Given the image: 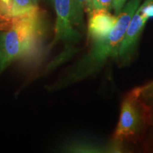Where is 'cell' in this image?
Listing matches in <instances>:
<instances>
[{
  "instance_id": "cell-11",
  "label": "cell",
  "mask_w": 153,
  "mask_h": 153,
  "mask_svg": "<svg viewBox=\"0 0 153 153\" xmlns=\"http://www.w3.org/2000/svg\"><path fill=\"white\" fill-rule=\"evenodd\" d=\"M114 0H96V10L102 9L110 11L113 9Z\"/></svg>"
},
{
  "instance_id": "cell-5",
  "label": "cell",
  "mask_w": 153,
  "mask_h": 153,
  "mask_svg": "<svg viewBox=\"0 0 153 153\" xmlns=\"http://www.w3.org/2000/svg\"><path fill=\"white\" fill-rule=\"evenodd\" d=\"M54 4L57 14L55 42L79 39V34L72 26V0H54Z\"/></svg>"
},
{
  "instance_id": "cell-8",
  "label": "cell",
  "mask_w": 153,
  "mask_h": 153,
  "mask_svg": "<svg viewBox=\"0 0 153 153\" xmlns=\"http://www.w3.org/2000/svg\"><path fill=\"white\" fill-rule=\"evenodd\" d=\"M135 89L139 99L153 111V81Z\"/></svg>"
},
{
  "instance_id": "cell-6",
  "label": "cell",
  "mask_w": 153,
  "mask_h": 153,
  "mask_svg": "<svg viewBox=\"0 0 153 153\" xmlns=\"http://www.w3.org/2000/svg\"><path fill=\"white\" fill-rule=\"evenodd\" d=\"M117 16L110 11L97 9L89 13L88 34L92 41H97L106 38L116 24Z\"/></svg>"
},
{
  "instance_id": "cell-14",
  "label": "cell",
  "mask_w": 153,
  "mask_h": 153,
  "mask_svg": "<svg viewBox=\"0 0 153 153\" xmlns=\"http://www.w3.org/2000/svg\"><path fill=\"white\" fill-rule=\"evenodd\" d=\"M38 1V0H34V2H35V3H36V1Z\"/></svg>"
},
{
  "instance_id": "cell-10",
  "label": "cell",
  "mask_w": 153,
  "mask_h": 153,
  "mask_svg": "<svg viewBox=\"0 0 153 153\" xmlns=\"http://www.w3.org/2000/svg\"><path fill=\"white\" fill-rule=\"evenodd\" d=\"M138 8L148 19L153 18V0H145Z\"/></svg>"
},
{
  "instance_id": "cell-7",
  "label": "cell",
  "mask_w": 153,
  "mask_h": 153,
  "mask_svg": "<svg viewBox=\"0 0 153 153\" xmlns=\"http://www.w3.org/2000/svg\"><path fill=\"white\" fill-rule=\"evenodd\" d=\"M72 23L75 25H81L84 11L89 14L96 10V0H72Z\"/></svg>"
},
{
  "instance_id": "cell-13",
  "label": "cell",
  "mask_w": 153,
  "mask_h": 153,
  "mask_svg": "<svg viewBox=\"0 0 153 153\" xmlns=\"http://www.w3.org/2000/svg\"><path fill=\"white\" fill-rule=\"evenodd\" d=\"M149 128L152 129V137H153V116H152V122H151V124L150 126V128Z\"/></svg>"
},
{
  "instance_id": "cell-2",
  "label": "cell",
  "mask_w": 153,
  "mask_h": 153,
  "mask_svg": "<svg viewBox=\"0 0 153 153\" xmlns=\"http://www.w3.org/2000/svg\"><path fill=\"white\" fill-rule=\"evenodd\" d=\"M39 19L36 6L24 14L13 16L11 28L0 38V71L32 47L39 33Z\"/></svg>"
},
{
  "instance_id": "cell-3",
  "label": "cell",
  "mask_w": 153,
  "mask_h": 153,
  "mask_svg": "<svg viewBox=\"0 0 153 153\" xmlns=\"http://www.w3.org/2000/svg\"><path fill=\"white\" fill-rule=\"evenodd\" d=\"M153 111L139 99L134 89L123 99L114 140L136 143L145 136L152 122Z\"/></svg>"
},
{
  "instance_id": "cell-4",
  "label": "cell",
  "mask_w": 153,
  "mask_h": 153,
  "mask_svg": "<svg viewBox=\"0 0 153 153\" xmlns=\"http://www.w3.org/2000/svg\"><path fill=\"white\" fill-rule=\"evenodd\" d=\"M148 20V17L145 16L137 8L132 17L119 47L117 58L122 64L125 65L131 60L136 50L140 36Z\"/></svg>"
},
{
  "instance_id": "cell-9",
  "label": "cell",
  "mask_w": 153,
  "mask_h": 153,
  "mask_svg": "<svg viewBox=\"0 0 153 153\" xmlns=\"http://www.w3.org/2000/svg\"><path fill=\"white\" fill-rule=\"evenodd\" d=\"M34 7L35 5L32 0H12L11 14L13 16L24 14Z\"/></svg>"
},
{
  "instance_id": "cell-12",
  "label": "cell",
  "mask_w": 153,
  "mask_h": 153,
  "mask_svg": "<svg viewBox=\"0 0 153 153\" xmlns=\"http://www.w3.org/2000/svg\"><path fill=\"white\" fill-rule=\"evenodd\" d=\"M127 0H114V4H113V9H114L115 14L117 15L120 12L122 9L125 6V4Z\"/></svg>"
},
{
  "instance_id": "cell-1",
  "label": "cell",
  "mask_w": 153,
  "mask_h": 153,
  "mask_svg": "<svg viewBox=\"0 0 153 153\" xmlns=\"http://www.w3.org/2000/svg\"><path fill=\"white\" fill-rule=\"evenodd\" d=\"M141 0H130L117 15V21L110 33L103 39L94 41L90 53L78 65L71 76L78 80L94 73L102 68L109 58H117L119 47L132 17Z\"/></svg>"
}]
</instances>
